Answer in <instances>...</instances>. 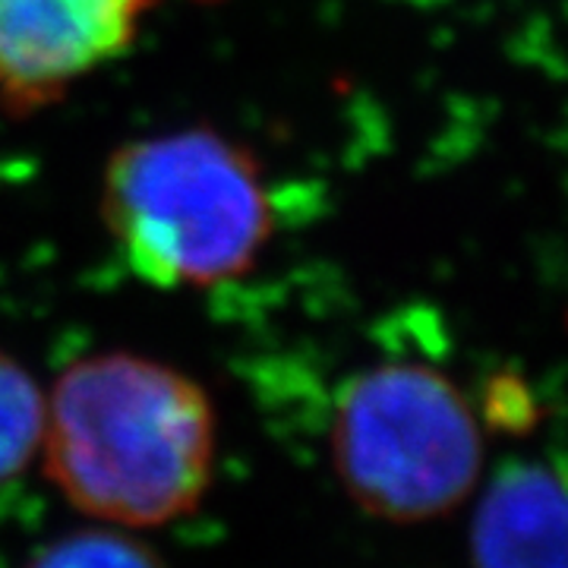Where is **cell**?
Returning <instances> with one entry per match:
<instances>
[{"instance_id": "277c9868", "label": "cell", "mask_w": 568, "mask_h": 568, "mask_svg": "<svg viewBox=\"0 0 568 568\" xmlns=\"http://www.w3.org/2000/svg\"><path fill=\"white\" fill-rule=\"evenodd\" d=\"M155 0H0V104L36 111L118 61Z\"/></svg>"}, {"instance_id": "5b68a950", "label": "cell", "mask_w": 568, "mask_h": 568, "mask_svg": "<svg viewBox=\"0 0 568 568\" xmlns=\"http://www.w3.org/2000/svg\"><path fill=\"white\" fill-rule=\"evenodd\" d=\"M566 487L544 462H508L480 493L470 568H566Z\"/></svg>"}, {"instance_id": "52a82bcc", "label": "cell", "mask_w": 568, "mask_h": 568, "mask_svg": "<svg viewBox=\"0 0 568 568\" xmlns=\"http://www.w3.org/2000/svg\"><path fill=\"white\" fill-rule=\"evenodd\" d=\"M22 568H168L152 547L133 537V530L85 528L70 530L36 549Z\"/></svg>"}, {"instance_id": "6da1fadb", "label": "cell", "mask_w": 568, "mask_h": 568, "mask_svg": "<svg viewBox=\"0 0 568 568\" xmlns=\"http://www.w3.org/2000/svg\"><path fill=\"white\" fill-rule=\"evenodd\" d=\"M215 407L174 366L108 351L44 392L41 462L85 518L152 530L196 511L215 470Z\"/></svg>"}, {"instance_id": "7a4b0ae2", "label": "cell", "mask_w": 568, "mask_h": 568, "mask_svg": "<svg viewBox=\"0 0 568 568\" xmlns=\"http://www.w3.org/2000/svg\"><path fill=\"white\" fill-rule=\"evenodd\" d=\"M102 219L142 282L200 291L256 265L275 209L246 145L190 126L126 142L111 155Z\"/></svg>"}, {"instance_id": "ba28073f", "label": "cell", "mask_w": 568, "mask_h": 568, "mask_svg": "<svg viewBox=\"0 0 568 568\" xmlns=\"http://www.w3.org/2000/svg\"><path fill=\"white\" fill-rule=\"evenodd\" d=\"M493 405H489L487 417L493 426H503V429H528L534 424V407H530V395L525 388L518 386V379L511 376H499L493 386Z\"/></svg>"}, {"instance_id": "8992f818", "label": "cell", "mask_w": 568, "mask_h": 568, "mask_svg": "<svg viewBox=\"0 0 568 568\" xmlns=\"http://www.w3.org/2000/svg\"><path fill=\"white\" fill-rule=\"evenodd\" d=\"M44 433V392L36 376L0 351V487L39 458Z\"/></svg>"}, {"instance_id": "3957f363", "label": "cell", "mask_w": 568, "mask_h": 568, "mask_svg": "<svg viewBox=\"0 0 568 568\" xmlns=\"http://www.w3.org/2000/svg\"><path fill=\"white\" fill-rule=\"evenodd\" d=\"M332 462L361 511L388 525H424L480 487L484 426L443 369L386 361L338 395Z\"/></svg>"}]
</instances>
